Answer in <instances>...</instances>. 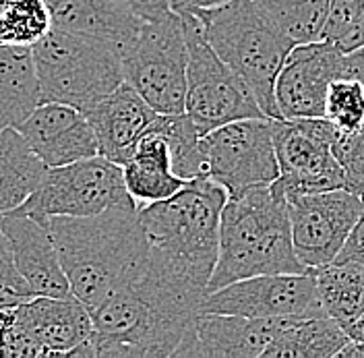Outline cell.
<instances>
[{
  "instance_id": "8d00e7d4",
  "label": "cell",
  "mask_w": 364,
  "mask_h": 358,
  "mask_svg": "<svg viewBox=\"0 0 364 358\" xmlns=\"http://www.w3.org/2000/svg\"><path fill=\"white\" fill-rule=\"evenodd\" d=\"M13 309H0V357H2L6 334H9V327H11V321H13Z\"/></svg>"
},
{
  "instance_id": "e575fe53",
  "label": "cell",
  "mask_w": 364,
  "mask_h": 358,
  "mask_svg": "<svg viewBox=\"0 0 364 358\" xmlns=\"http://www.w3.org/2000/svg\"><path fill=\"white\" fill-rule=\"evenodd\" d=\"M346 75L358 79L364 88V46L346 54Z\"/></svg>"
},
{
  "instance_id": "277c9868",
  "label": "cell",
  "mask_w": 364,
  "mask_h": 358,
  "mask_svg": "<svg viewBox=\"0 0 364 358\" xmlns=\"http://www.w3.org/2000/svg\"><path fill=\"white\" fill-rule=\"evenodd\" d=\"M228 193L211 179L186 180L181 191L139 207L149 255L181 280L207 292L220 251V218Z\"/></svg>"
},
{
  "instance_id": "f35d334b",
  "label": "cell",
  "mask_w": 364,
  "mask_h": 358,
  "mask_svg": "<svg viewBox=\"0 0 364 358\" xmlns=\"http://www.w3.org/2000/svg\"><path fill=\"white\" fill-rule=\"evenodd\" d=\"M228 0H191L188 11H197V9H211V6H220Z\"/></svg>"
},
{
  "instance_id": "cb8c5ba5",
  "label": "cell",
  "mask_w": 364,
  "mask_h": 358,
  "mask_svg": "<svg viewBox=\"0 0 364 358\" xmlns=\"http://www.w3.org/2000/svg\"><path fill=\"white\" fill-rule=\"evenodd\" d=\"M46 170L48 166L17 129H0V214L21 207L38 189Z\"/></svg>"
},
{
  "instance_id": "4316f807",
  "label": "cell",
  "mask_w": 364,
  "mask_h": 358,
  "mask_svg": "<svg viewBox=\"0 0 364 358\" xmlns=\"http://www.w3.org/2000/svg\"><path fill=\"white\" fill-rule=\"evenodd\" d=\"M52 27L46 0H6L0 9V44L31 48Z\"/></svg>"
},
{
  "instance_id": "7a4b0ae2",
  "label": "cell",
  "mask_w": 364,
  "mask_h": 358,
  "mask_svg": "<svg viewBox=\"0 0 364 358\" xmlns=\"http://www.w3.org/2000/svg\"><path fill=\"white\" fill-rule=\"evenodd\" d=\"M70 292L93 311L145 259L139 207H110L95 216L48 220Z\"/></svg>"
},
{
  "instance_id": "ab89813d",
  "label": "cell",
  "mask_w": 364,
  "mask_h": 358,
  "mask_svg": "<svg viewBox=\"0 0 364 358\" xmlns=\"http://www.w3.org/2000/svg\"><path fill=\"white\" fill-rule=\"evenodd\" d=\"M170 6H172V11L182 13V11H188V6H191V0H170Z\"/></svg>"
},
{
  "instance_id": "9a60e30c",
  "label": "cell",
  "mask_w": 364,
  "mask_h": 358,
  "mask_svg": "<svg viewBox=\"0 0 364 358\" xmlns=\"http://www.w3.org/2000/svg\"><path fill=\"white\" fill-rule=\"evenodd\" d=\"M346 75V54L329 40L294 44L275 79V106L282 118L325 116L329 83Z\"/></svg>"
},
{
  "instance_id": "4fadbf2b",
  "label": "cell",
  "mask_w": 364,
  "mask_h": 358,
  "mask_svg": "<svg viewBox=\"0 0 364 358\" xmlns=\"http://www.w3.org/2000/svg\"><path fill=\"white\" fill-rule=\"evenodd\" d=\"M199 311L255 319L327 317L321 309L315 273L311 269L298 273H265L232 282L220 290L207 292Z\"/></svg>"
},
{
  "instance_id": "ac0fdd59",
  "label": "cell",
  "mask_w": 364,
  "mask_h": 358,
  "mask_svg": "<svg viewBox=\"0 0 364 358\" xmlns=\"http://www.w3.org/2000/svg\"><path fill=\"white\" fill-rule=\"evenodd\" d=\"M0 230L9 238L15 263L36 296L73 294L48 222L13 209L0 214Z\"/></svg>"
},
{
  "instance_id": "e0dca14e",
  "label": "cell",
  "mask_w": 364,
  "mask_h": 358,
  "mask_svg": "<svg viewBox=\"0 0 364 358\" xmlns=\"http://www.w3.org/2000/svg\"><path fill=\"white\" fill-rule=\"evenodd\" d=\"M17 131L48 168L97 156V139L87 116L58 102H42Z\"/></svg>"
},
{
  "instance_id": "2e32d148",
  "label": "cell",
  "mask_w": 364,
  "mask_h": 358,
  "mask_svg": "<svg viewBox=\"0 0 364 358\" xmlns=\"http://www.w3.org/2000/svg\"><path fill=\"white\" fill-rule=\"evenodd\" d=\"M279 323L282 319H255L242 315L199 311L172 357H263Z\"/></svg>"
},
{
  "instance_id": "ba28073f",
  "label": "cell",
  "mask_w": 364,
  "mask_h": 358,
  "mask_svg": "<svg viewBox=\"0 0 364 358\" xmlns=\"http://www.w3.org/2000/svg\"><path fill=\"white\" fill-rule=\"evenodd\" d=\"M188 48L184 114L205 135L242 118H263L250 88L211 48L195 13H178Z\"/></svg>"
},
{
  "instance_id": "f1b7e54d",
  "label": "cell",
  "mask_w": 364,
  "mask_h": 358,
  "mask_svg": "<svg viewBox=\"0 0 364 358\" xmlns=\"http://www.w3.org/2000/svg\"><path fill=\"white\" fill-rule=\"evenodd\" d=\"M325 118L340 131L350 133L364 125V88L354 77H338L325 95Z\"/></svg>"
},
{
  "instance_id": "8992f818",
  "label": "cell",
  "mask_w": 364,
  "mask_h": 358,
  "mask_svg": "<svg viewBox=\"0 0 364 358\" xmlns=\"http://www.w3.org/2000/svg\"><path fill=\"white\" fill-rule=\"evenodd\" d=\"M42 102L68 104L87 112L122 81L120 48L52 27L31 46Z\"/></svg>"
},
{
  "instance_id": "603a6c76",
  "label": "cell",
  "mask_w": 364,
  "mask_h": 358,
  "mask_svg": "<svg viewBox=\"0 0 364 358\" xmlns=\"http://www.w3.org/2000/svg\"><path fill=\"white\" fill-rule=\"evenodd\" d=\"M348 339L331 317L282 319L263 358H333Z\"/></svg>"
},
{
  "instance_id": "44dd1931",
  "label": "cell",
  "mask_w": 364,
  "mask_h": 358,
  "mask_svg": "<svg viewBox=\"0 0 364 358\" xmlns=\"http://www.w3.org/2000/svg\"><path fill=\"white\" fill-rule=\"evenodd\" d=\"M56 29L124 48L143 19L112 0H46Z\"/></svg>"
},
{
  "instance_id": "3957f363",
  "label": "cell",
  "mask_w": 364,
  "mask_h": 358,
  "mask_svg": "<svg viewBox=\"0 0 364 358\" xmlns=\"http://www.w3.org/2000/svg\"><path fill=\"white\" fill-rule=\"evenodd\" d=\"M306 271L296 257L288 203L275 184L255 186L228 197L220 218V251L207 292L232 282Z\"/></svg>"
},
{
  "instance_id": "8fae6325",
  "label": "cell",
  "mask_w": 364,
  "mask_h": 358,
  "mask_svg": "<svg viewBox=\"0 0 364 358\" xmlns=\"http://www.w3.org/2000/svg\"><path fill=\"white\" fill-rule=\"evenodd\" d=\"M338 129L325 118H273V145L279 179L273 184L288 195L346 189L343 170L333 156Z\"/></svg>"
},
{
  "instance_id": "9c48e42d",
  "label": "cell",
  "mask_w": 364,
  "mask_h": 358,
  "mask_svg": "<svg viewBox=\"0 0 364 358\" xmlns=\"http://www.w3.org/2000/svg\"><path fill=\"white\" fill-rule=\"evenodd\" d=\"M136 205L127 191L122 166L104 156H91L67 166L48 168L31 197L17 207L36 220L54 216H95L110 207Z\"/></svg>"
},
{
  "instance_id": "7c38bea8",
  "label": "cell",
  "mask_w": 364,
  "mask_h": 358,
  "mask_svg": "<svg viewBox=\"0 0 364 358\" xmlns=\"http://www.w3.org/2000/svg\"><path fill=\"white\" fill-rule=\"evenodd\" d=\"M91 336V313L79 298L33 296L13 309L2 357H70Z\"/></svg>"
},
{
  "instance_id": "5bb4252c",
  "label": "cell",
  "mask_w": 364,
  "mask_h": 358,
  "mask_svg": "<svg viewBox=\"0 0 364 358\" xmlns=\"http://www.w3.org/2000/svg\"><path fill=\"white\" fill-rule=\"evenodd\" d=\"M286 203L296 257L306 269L336 261L364 207L363 197L346 189L288 195Z\"/></svg>"
},
{
  "instance_id": "836d02e7",
  "label": "cell",
  "mask_w": 364,
  "mask_h": 358,
  "mask_svg": "<svg viewBox=\"0 0 364 358\" xmlns=\"http://www.w3.org/2000/svg\"><path fill=\"white\" fill-rule=\"evenodd\" d=\"M331 44H336V48L343 52V54H350V52H354V50H358V48H363L364 46V13L356 19V21L352 23L346 31H341L340 36L331 42Z\"/></svg>"
},
{
  "instance_id": "4dcf8cb0",
  "label": "cell",
  "mask_w": 364,
  "mask_h": 358,
  "mask_svg": "<svg viewBox=\"0 0 364 358\" xmlns=\"http://www.w3.org/2000/svg\"><path fill=\"white\" fill-rule=\"evenodd\" d=\"M36 294L25 282L21 271L15 263L11 243L0 230V309H13L27 302Z\"/></svg>"
},
{
  "instance_id": "d4e9b609",
  "label": "cell",
  "mask_w": 364,
  "mask_h": 358,
  "mask_svg": "<svg viewBox=\"0 0 364 358\" xmlns=\"http://www.w3.org/2000/svg\"><path fill=\"white\" fill-rule=\"evenodd\" d=\"M321 309L338 321L343 332L364 309V263L358 259H336L311 269Z\"/></svg>"
},
{
  "instance_id": "30bf717a",
  "label": "cell",
  "mask_w": 364,
  "mask_h": 358,
  "mask_svg": "<svg viewBox=\"0 0 364 358\" xmlns=\"http://www.w3.org/2000/svg\"><path fill=\"white\" fill-rule=\"evenodd\" d=\"M203 177L218 182L228 197L279 179L273 145V118H242L201 137Z\"/></svg>"
},
{
  "instance_id": "d590c367",
  "label": "cell",
  "mask_w": 364,
  "mask_h": 358,
  "mask_svg": "<svg viewBox=\"0 0 364 358\" xmlns=\"http://www.w3.org/2000/svg\"><path fill=\"white\" fill-rule=\"evenodd\" d=\"M340 358H364V342H356V339H348L346 346L338 352Z\"/></svg>"
},
{
  "instance_id": "d6986e66",
  "label": "cell",
  "mask_w": 364,
  "mask_h": 358,
  "mask_svg": "<svg viewBox=\"0 0 364 358\" xmlns=\"http://www.w3.org/2000/svg\"><path fill=\"white\" fill-rule=\"evenodd\" d=\"M83 114L95 133L100 156L118 166L133 156L139 139L158 118V112L127 81Z\"/></svg>"
},
{
  "instance_id": "52a82bcc",
  "label": "cell",
  "mask_w": 364,
  "mask_h": 358,
  "mask_svg": "<svg viewBox=\"0 0 364 358\" xmlns=\"http://www.w3.org/2000/svg\"><path fill=\"white\" fill-rule=\"evenodd\" d=\"M120 60L124 81L156 112H184L188 48L176 11L141 23L135 38L120 48Z\"/></svg>"
},
{
  "instance_id": "f546056e",
  "label": "cell",
  "mask_w": 364,
  "mask_h": 358,
  "mask_svg": "<svg viewBox=\"0 0 364 358\" xmlns=\"http://www.w3.org/2000/svg\"><path fill=\"white\" fill-rule=\"evenodd\" d=\"M333 156L343 170L346 191L364 197V125L350 133H338Z\"/></svg>"
},
{
  "instance_id": "6da1fadb",
  "label": "cell",
  "mask_w": 364,
  "mask_h": 358,
  "mask_svg": "<svg viewBox=\"0 0 364 358\" xmlns=\"http://www.w3.org/2000/svg\"><path fill=\"white\" fill-rule=\"evenodd\" d=\"M207 294L147 253L91 313L93 336L70 357H172Z\"/></svg>"
},
{
  "instance_id": "60d3db41",
  "label": "cell",
  "mask_w": 364,
  "mask_h": 358,
  "mask_svg": "<svg viewBox=\"0 0 364 358\" xmlns=\"http://www.w3.org/2000/svg\"><path fill=\"white\" fill-rule=\"evenodd\" d=\"M358 261H363V263H364V259H358Z\"/></svg>"
},
{
  "instance_id": "7402d4cb",
  "label": "cell",
  "mask_w": 364,
  "mask_h": 358,
  "mask_svg": "<svg viewBox=\"0 0 364 358\" xmlns=\"http://www.w3.org/2000/svg\"><path fill=\"white\" fill-rule=\"evenodd\" d=\"M40 104L42 91L31 48L0 44V129H17Z\"/></svg>"
},
{
  "instance_id": "83f0119b",
  "label": "cell",
  "mask_w": 364,
  "mask_h": 358,
  "mask_svg": "<svg viewBox=\"0 0 364 358\" xmlns=\"http://www.w3.org/2000/svg\"><path fill=\"white\" fill-rule=\"evenodd\" d=\"M156 127L168 139L174 172L184 180L203 177V149L199 129L186 114H158Z\"/></svg>"
},
{
  "instance_id": "d6a6232c",
  "label": "cell",
  "mask_w": 364,
  "mask_h": 358,
  "mask_svg": "<svg viewBox=\"0 0 364 358\" xmlns=\"http://www.w3.org/2000/svg\"><path fill=\"white\" fill-rule=\"evenodd\" d=\"M112 2L124 6L127 11H131L143 21L159 19V17H166L168 13H172L170 0H112Z\"/></svg>"
},
{
  "instance_id": "ffe728a7",
  "label": "cell",
  "mask_w": 364,
  "mask_h": 358,
  "mask_svg": "<svg viewBox=\"0 0 364 358\" xmlns=\"http://www.w3.org/2000/svg\"><path fill=\"white\" fill-rule=\"evenodd\" d=\"M122 177L136 207L168 199L186 184L174 172L168 139L156 127V120L139 139L133 156L122 164Z\"/></svg>"
},
{
  "instance_id": "5b68a950",
  "label": "cell",
  "mask_w": 364,
  "mask_h": 358,
  "mask_svg": "<svg viewBox=\"0 0 364 358\" xmlns=\"http://www.w3.org/2000/svg\"><path fill=\"white\" fill-rule=\"evenodd\" d=\"M218 56L252 91L267 118H282L275 106V79L292 42L257 9L255 0H228L220 6L191 11Z\"/></svg>"
},
{
  "instance_id": "484cf974",
  "label": "cell",
  "mask_w": 364,
  "mask_h": 358,
  "mask_svg": "<svg viewBox=\"0 0 364 358\" xmlns=\"http://www.w3.org/2000/svg\"><path fill=\"white\" fill-rule=\"evenodd\" d=\"M331 0H255L257 9L292 44L323 40Z\"/></svg>"
},
{
  "instance_id": "74e56055",
  "label": "cell",
  "mask_w": 364,
  "mask_h": 358,
  "mask_svg": "<svg viewBox=\"0 0 364 358\" xmlns=\"http://www.w3.org/2000/svg\"><path fill=\"white\" fill-rule=\"evenodd\" d=\"M346 334L350 339H356V342H364V309L363 313L358 315L348 327H346Z\"/></svg>"
},
{
  "instance_id": "1f68e13d",
  "label": "cell",
  "mask_w": 364,
  "mask_h": 358,
  "mask_svg": "<svg viewBox=\"0 0 364 358\" xmlns=\"http://www.w3.org/2000/svg\"><path fill=\"white\" fill-rule=\"evenodd\" d=\"M363 13L364 0H331L327 23L323 29V40L333 42L341 31H346Z\"/></svg>"
}]
</instances>
